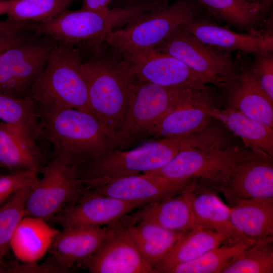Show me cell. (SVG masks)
Wrapping results in <instances>:
<instances>
[{
	"label": "cell",
	"instance_id": "603a6c76",
	"mask_svg": "<svg viewBox=\"0 0 273 273\" xmlns=\"http://www.w3.org/2000/svg\"><path fill=\"white\" fill-rule=\"evenodd\" d=\"M190 192L148 203L125 216L123 223L128 226L145 221L180 232L195 228Z\"/></svg>",
	"mask_w": 273,
	"mask_h": 273
},
{
	"label": "cell",
	"instance_id": "2e32d148",
	"mask_svg": "<svg viewBox=\"0 0 273 273\" xmlns=\"http://www.w3.org/2000/svg\"><path fill=\"white\" fill-rule=\"evenodd\" d=\"M196 184L195 179L174 180L143 173L120 177L86 191L124 200L151 203L191 192Z\"/></svg>",
	"mask_w": 273,
	"mask_h": 273
},
{
	"label": "cell",
	"instance_id": "ffe728a7",
	"mask_svg": "<svg viewBox=\"0 0 273 273\" xmlns=\"http://www.w3.org/2000/svg\"><path fill=\"white\" fill-rule=\"evenodd\" d=\"M81 267L92 273H157L141 255L124 226Z\"/></svg>",
	"mask_w": 273,
	"mask_h": 273
},
{
	"label": "cell",
	"instance_id": "52a82bcc",
	"mask_svg": "<svg viewBox=\"0 0 273 273\" xmlns=\"http://www.w3.org/2000/svg\"><path fill=\"white\" fill-rule=\"evenodd\" d=\"M34 183L27 198L25 216L52 220L85 192L77 165L64 156L53 154Z\"/></svg>",
	"mask_w": 273,
	"mask_h": 273
},
{
	"label": "cell",
	"instance_id": "7bdbcfd3",
	"mask_svg": "<svg viewBox=\"0 0 273 273\" xmlns=\"http://www.w3.org/2000/svg\"><path fill=\"white\" fill-rule=\"evenodd\" d=\"M272 1V0H263L262 5L267 11L271 6Z\"/></svg>",
	"mask_w": 273,
	"mask_h": 273
},
{
	"label": "cell",
	"instance_id": "f546056e",
	"mask_svg": "<svg viewBox=\"0 0 273 273\" xmlns=\"http://www.w3.org/2000/svg\"><path fill=\"white\" fill-rule=\"evenodd\" d=\"M0 121L16 126L46 145L36 106L28 96L17 98L0 93Z\"/></svg>",
	"mask_w": 273,
	"mask_h": 273
},
{
	"label": "cell",
	"instance_id": "9a60e30c",
	"mask_svg": "<svg viewBox=\"0 0 273 273\" xmlns=\"http://www.w3.org/2000/svg\"><path fill=\"white\" fill-rule=\"evenodd\" d=\"M210 84L193 89L147 133L144 140L184 135L209 127L215 119L210 109L216 106L219 99L216 91Z\"/></svg>",
	"mask_w": 273,
	"mask_h": 273
},
{
	"label": "cell",
	"instance_id": "4fadbf2b",
	"mask_svg": "<svg viewBox=\"0 0 273 273\" xmlns=\"http://www.w3.org/2000/svg\"><path fill=\"white\" fill-rule=\"evenodd\" d=\"M122 57L130 64L141 81L164 87L191 88L213 84L210 79L176 58L153 49Z\"/></svg>",
	"mask_w": 273,
	"mask_h": 273
},
{
	"label": "cell",
	"instance_id": "ac0fdd59",
	"mask_svg": "<svg viewBox=\"0 0 273 273\" xmlns=\"http://www.w3.org/2000/svg\"><path fill=\"white\" fill-rule=\"evenodd\" d=\"M238 63L237 75L219 85L225 88L229 108L273 127V100L263 88L252 62Z\"/></svg>",
	"mask_w": 273,
	"mask_h": 273
},
{
	"label": "cell",
	"instance_id": "7402d4cb",
	"mask_svg": "<svg viewBox=\"0 0 273 273\" xmlns=\"http://www.w3.org/2000/svg\"><path fill=\"white\" fill-rule=\"evenodd\" d=\"M217 194L207 184L197 180L195 187L190 192L195 227L221 233L231 243L248 240L234 228L230 219V206L222 202Z\"/></svg>",
	"mask_w": 273,
	"mask_h": 273
},
{
	"label": "cell",
	"instance_id": "3957f363",
	"mask_svg": "<svg viewBox=\"0 0 273 273\" xmlns=\"http://www.w3.org/2000/svg\"><path fill=\"white\" fill-rule=\"evenodd\" d=\"M192 132L154 139L130 150L113 148L77 164L79 178L85 190L117 178L157 170L170 161L184 147L194 145Z\"/></svg>",
	"mask_w": 273,
	"mask_h": 273
},
{
	"label": "cell",
	"instance_id": "d6986e66",
	"mask_svg": "<svg viewBox=\"0 0 273 273\" xmlns=\"http://www.w3.org/2000/svg\"><path fill=\"white\" fill-rule=\"evenodd\" d=\"M181 27L204 43L229 55L236 51L247 54L273 51L271 30L239 33L201 16Z\"/></svg>",
	"mask_w": 273,
	"mask_h": 273
},
{
	"label": "cell",
	"instance_id": "d6a6232c",
	"mask_svg": "<svg viewBox=\"0 0 273 273\" xmlns=\"http://www.w3.org/2000/svg\"><path fill=\"white\" fill-rule=\"evenodd\" d=\"M273 237L257 241L238 252L221 273H272Z\"/></svg>",
	"mask_w": 273,
	"mask_h": 273
},
{
	"label": "cell",
	"instance_id": "e575fe53",
	"mask_svg": "<svg viewBox=\"0 0 273 273\" xmlns=\"http://www.w3.org/2000/svg\"><path fill=\"white\" fill-rule=\"evenodd\" d=\"M38 173L36 169H30L0 174V206L18 190L37 180Z\"/></svg>",
	"mask_w": 273,
	"mask_h": 273
},
{
	"label": "cell",
	"instance_id": "5b68a950",
	"mask_svg": "<svg viewBox=\"0 0 273 273\" xmlns=\"http://www.w3.org/2000/svg\"><path fill=\"white\" fill-rule=\"evenodd\" d=\"M82 60L78 48L56 42L27 96L35 103L55 104L91 113Z\"/></svg>",
	"mask_w": 273,
	"mask_h": 273
},
{
	"label": "cell",
	"instance_id": "ee69618b",
	"mask_svg": "<svg viewBox=\"0 0 273 273\" xmlns=\"http://www.w3.org/2000/svg\"><path fill=\"white\" fill-rule=\"evenodd\" d=\"M244 1L249 2V3H258V4H262L263 2V0H244Z\"/></svg>",
	"mask_w": 273,
	"mask_h": 273
},
{
	"label": "cell",
	"instance_id": "ab89813d",
	"mask_svg": "<svg viewBox=\"0 0 273 273\" xmlns=\"http://www.w3.org/2000/svg\"><path fill=\"white\" fill-rule=\"evenodd\" d=\"M111 0H82L81 9L109 8Z\"/></svg>",
	"mask_w": 273,
	"mask_h": 273
},
{
	"label": "cell",
	"instance_id": "ba28073f",
	"mask_svg": "<svg viewBox=\"0 0 273 273\" xmlns=\"http://www.w3.org/2000/svg\"><path fill=\"white\" fill-rule=\"evenodd\" d=\"M194 89L196 88L164 87L138 80L123 127L114 138V148L122 149L144 140Z\"/></svg>",
	"mask_w": 273,
	"mask_h": 273
},
{
	"label": "cell",
	"instance_id": "8fae6325",
	"mask_svg": "<svg viewBox=\"0 0 273 273\" xmlns=\"http://www.w3.org/2000/svg\"><path fill=\"white\" fill-rule=\"evenodd\" d=\"M153 49L176 58L218 86L239 70L238 62L230 55L204 43L181 26Z\"/></svg>",
	"mask_w": 273,
	"mask_h": 273
},
{
	"label": "cell",
	"instance_id": "d4e9b609",
	"mask_svg": "<svg viewBox=\"0 0 273 273\" xmlns=\"http://www.w3.org/2000/svg\"><path fill=\"white\" fill-rule=\"evenodd\" d=\"M59 231L42 218L25 216L19 222L13 234L11 249L21 262H36L49 251L54 238Z\"/></svg>",
	"mask_w": 273,
	"mask_h": 273
},
{
	"label": "cell",
	"instance_id": "277c9868",
	"mask_svg": "<svg viewBox=\"0 0 273 273\" xmlns=\"http://www.w3.org/2000/svg\"><path fill=\"white\" fill-rule=\"evenodd\" d=\"M154 8L152 2L120 8L66 9L54 18L35 23L34 32L58 43L76 47L97 45L113 31Z\"/></svg>",
	"mask_w": 273,
	"mask_h": 273
},
{
	"label": "cell",
	"instance_id": "836d02e7",
	"mask_svg": "<svg viewBox=\"0 0 273 273\" xmlns=\"http://www.w3.org/2000/svg\"><path fill=\"white\" fill-rule=\"evenodd\" d=\"M75 0H13L7 14L15 21L38 23L68 9Z\"/></svg>",
	"mask_w": 273,
	"mask_h": 273
},
{
	"label": "cell",
	"instance_id": "7c38bea8",
	"mask_svg": "<svg viewBox=\"0 0 273 273\" xmlns=\"http://www.w3.org/2000/svg\"><path fill=\"white\" fill-rule=\"evenodd\" d=\"M207 185L221 194L230 206L240 200L273 198L272 157L250 150L218 181Z\"/></svg>",
	"mask_w": 273,
	"mask_h": 273
},
{
	"label": "cell",
	"instance_id": "1f68e13d",
	"mask_svg": "<svg viewBox=\"0 0 273 273\" xmlns=\"http://www.w3.org/2000/svg\"><path fill=\"white\" fill-rule=\"evenodd\" d=\"M36 180L18 190L0 206V272H6L8 264L5 258L17 226L25 216L26 203Z\"/></svg>",
	"mask_w": 273,
	"mask_h": 273
},
{
	"label": "cell",
	"instance_id": "f6af8a7d",
	"mask_svg": "<svg viewBox=\"0 0 273 273\" xmlns=\"http://www.w3.org/2000/svg\"></svg>",
	"mask_w": 273,
	"mask_h": 273
},
{
	"label": "cell",
	"instance_id": "30bf717a",
	"mask_svg": "<svg viewBox=\"0 0 273 273\" xmlns=\"http://www.w3.org/2000/svg\"><path fill=\"white\" fill-rule=\"evenodd\" d=\"M56 42L34 33L4 52L0 56V93L17 98L27 97Z\"/></svg>",
	"mask_w": 273,
	"mask_h": 273
},
{
	"label": "cell",
	"instance_id": "484cf974",
	"mask_svg": "<svg viewBox=\"0 0 273 273\" xmlns=\"http://www.w3.org/2000/svg\"><path fill=\"white\" fill-rule=\"evenodd\" d=\"M210 114L240 137L246 148L273 157V127L231 108L222 110L213 106L210 109Z\"/></svg>",
	"mask_w": 273,
	"mask_h": 273
},
{
	"label": "cell",
	"instance_id": "60d3db41",
	"mask_svg": "<svg viewBox=\"0 0 273 273\" xmlns=\"http://www.w3.org/2000/svg\"><path fill=\"white\" fill-rule=\"evenodd\" d=\"M22 26L23 23L21 22L13 21L9 18L0 20V32L18 29Z\"/></svg>",
	"mask_w": 273,
	"mask_h": 273
},
{
	"label": "cell",
	"instance_id": "b9f144b4",
	"mask_svg": "<svg viewBox=\"0 0 273 273\" xmlns=\"http://www.w3.org/2000/svg\"><path fill=\"white\" fill-rule=\"evenodd\" d=\"M13 0H0V16L7 14Z\"/></svg>",
	"mask_w": 273,
	"mask_h": 273
},
{
	"label": "cell",
	"instance_id": "74e56055",
	"mask_svg": "<svg viewBox=\"0 0 273 273\" xmlns=\"http://www.w3.org/2000/svg\"><path fill=\"white\" fill-rule=\"evenodd\" d=\"M35 33L30 29H16L0 32V56L6 50L20 44Z\"/></svg>",
	"mask_w": 273,
	"mask_h": 273
},
{
	"label": "cell",
	"instance_id": "7a4b0ae2",
	"mask_svg": "<svg viewBox=\"0 0 273 273\" xmlns=\"http://www.w3.org/2000/svg\"><path fill=\"white\" fill-rule=\"evenodd\" d=\"M35 104L53 154L77 165L114 148V138L93 114L55 104Z\"/></svg>",
	"mask_w": 273,
	"mask_h": 273
},
{
	"label": "cell",
	"instance_id": "8d00e7d4",
	"mask_svg": "<svg viewBox=\"0 0 273 273\" xmlns=\"http://www.w3.org/2000/svg\"><path fill=\"white\" fill-rule=\"evenodd\" d=\"M6 272L10 273H64L66 271L50 256L41 264L36 262L13 263L8 264Z\"/></svg>",
	"mask_w": 273,
	"mask_h": 273
},
{
	"label": "cell",
	"instance_id": "4dcf8cb0",
	"mask_svg": "<svg viewBox=\"0 0 273 273\" xmlns=\"http://www.w3.org/2000/svg\"><path fill=\"white\" fill-rule=\"evenodd\" d=\"M255 242L245 240L225 243L194 259L176 264L164 273H221L236 254Z\"/></svg>",
	"mask_w": 273,
	"mask_h": 273
},
{
	"label": "cell",
	"instance_id": "8992f818",
	"mask_svg": "<svg viewBox=\"0 0 273 273\" xmlns=\"http://www.w3.org/2000/svg\"><path fill=\"white\" fill-rule=\"evenodd\" d=\"M201 8L195 0H174L113 31L104 42L122 57L154 49L176 28L201 17Z\"/></svg>",
	"mask_w": 273,
	"mask_h": 273
},
{
	"label": "cell",
	"instance_id": "f1b7e54d",
	"mask_svg": "<svg viewBox=\"0 0 273 273\" xmlns=\"http://www.w3.org/2000/svg\"><path fill=\"white\" fill-rule=\"evenodd\" d=\"M124 228L144 258L155 269L183 233L145 221Z\"/></svg>",
	"mask_w": 273,
	"mask_h": 273
},
{
	"label": "cell",
	"instance_id": "83f0119b",
	"mask_svg": "<svg viewBox=\"0 0 273 273\" xmlns=\"http://www.w3.org/2000/svg\"><path fill=\"white\" fill-rule=\"evenodd\" d=\"M218 20L248 32L259 30L267 13L262 4L244 0H195Z\"/></svg>",
	"mask_w": 273,
	"mask_h": 273
},
{
	"label": "cell",
	"instance_id": "5bb4252c",
	"mask_svg": "<svg viewBox=\"0 0 273 273\" xmlns=\"http://www.w3.org/2000/svg\"><path fill=\"white\" fill-rule=\"evenodd\" d=\"M148 203L85 191L78 200L61 211L52 221L63 229L104 226L121 221L133 211Z\"/></svg>",
	"mask_w": 273,
	"mask_h": 273
},
{
	"label": "cell",
	"instance_id": "6da1fadb",
	"mask_svg": "<svg viewBox=\"0 0 273 273\" xmlns=\"http://www.w3.org/2000/svg\"><path fill=\"white\" fill-rule=\"evenodd\" d=\"M80 51L91 113L115 138L123 127L138 79L130 64L104 41Z\"/></svg>",
	"mask_w": 273,
	"mask_h": 273
},
{
	"label": "cell",
	"instance_id": "cb8c5ba5",
	"mask_svg": "<svg viewBox=\"0 0 273 273\" xmlns=\"http://www.w3.org/2000/svg\"><path fill=\"white\" fill-rule=\"evenodd\" d=\"M235 230L254 242L273 237V198L240 200L230 206Z\"/></svg>",
	"mask_w": 273,
	"mask_h": 273
},
{
	"label": "cell",
	"instance_id": "4316f807",
	"mask_svg": "<svg viewBox=\"0 0 273 273\" xmlns=\"http://www.w3.org/2000/svg\"><path fill=\"white\" fill-rule=\"evenodd\" d=\"M231 243L224 235L201 227L182 233L172 248L155 267L157 273H164L171 267L201 256L225 243Z\"/></svg>",
	"mask_w": 273,
	"mask_h": 273
},
{
	"label": "cell",
	"instance_id": "e0dca14e",
	"mask_svg": "<svg viewBox=\"0 0 273 273\" xmlns=\"http://www.w3.org/2000/svg\"><path fill=\"white\" fill-rule=\"evenodd\" d=\"M123 227L120 221L113 224L89 228L63 229L54 238L50 256L66 272L91 258L104 242Z\"/></svg>",
	"mask_w": 273,
	"mask_h": 273
},
{
	"label": "cell",
	"instance_id": "f35d334b",
	"mask_svg": "<svg viewBox=\"0 0 273 273\" xmlns=\"http://www.w3.org/2000/svg\"><path fill=\"white\" fill-rule=\"evenodd\" d=\"M154 0H111L109 8L132 7L151 2Z\"/></svg>",
	"mask_w": 273,
	"mask_h": 273
},
{
	"label": "cell",
	"instance_id": "44dd1931",
	"mask_svg": "<svg viewBox=\"0 0 273 273\" xmlns=\"http://www.w3.org/2000/svg\"><path fill=\"white\" fill-rule=\"evenodd\" d=\"M46 146L21 129L0 121V168L10 172L36 169L41 173L51 157Z\"/></svg>",
	"mask_w": 273,
	"mask_h": 273
},
{
	"label": "cell",
	"instance_id": "d590c367",
	"mask_svg": "<svg viewBox=\"0 0 273 273\" xmlns=\"http://www.w3.org/2000/svg\"><path fill=\"white\" fill-rule=\"evenodd\" d=\"M273 51L251 54L252 65L260 83L271 100H273Z\"/></svg>",
	"mask_w": 273,
	"mask_h": 273
},
{
	"label": "cell",
	"instance_id": "9c48e42d",
	"mask_svg": "<svg viewBox=\"0 0 273 273\" xmlns=\"http://www.w3.org/2000/svg\"><path fill=\"white\" fill-rule=\"evenodd\" d=\"M239 146L211 145L181 148L167 163L148 173L168 179H195L207 184L218 181L237 161L250 151Z\"/></svg>",
	"mask_w": 273,
	"mask_h": 273
}]
</instances>
